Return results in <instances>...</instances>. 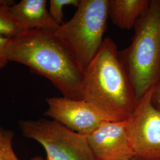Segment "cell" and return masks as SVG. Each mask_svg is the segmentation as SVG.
Wrapping results in <instances>:
<instances>
[{"label":"cell","instance_id":"1","mask_svg":"<svg viewBox=\"0 0 160 160\" xmlns=\"http://www.w3.org/2000/svg\"><path fill=\"white\" fill-rule=\"evenodd\" d=\"M9 62L20 63L49 80L62 97L81 100L83 71L74 56L54 32L33 30L10 39Z\"/></svg>","mask_w":160,"mask_h":160},{"label":"cell","instance_id":"2","mask_svg":"<svg viewBox=\"0 0 160 160\" xmlns=\"http://www.w3.org/2000/svg\"><path fill=\"white\" fill-rule=\"evenodd\" d=\"M81 97L120 120L129 119L134 112L138 102L134 88L109 37L83 71Z\"/></svg>","mask_w":160,"mask_h":160},{"label":"cell","instance_id":"3","mask_svg":"<svg viewBox=\"0 0 160 160\" xmlns=\"http://www.w3.org/2000/svg\"><path fill=\"white\" fill-rule=\"evenodd\" d=\"M131 43L119 51L138 100L160 78V0H151L134 26Z\"/></svg>","mask_w":160,"mask_h":160},{"label":"cell","instance_id":"4","mask_svg":"<svg viewBox=\"0 0 160 160\" xmlns=\"http://www.w3.org/2000/svg\"><path fill=\"white\" fill-rule=\"evenodd\" d=\"M109 0H80L69 21L54 32L84 71L103 43L107 30Z\"/></svg>","mask_w":160,"mask_h":160},{"label":"cell","instance_id":"5","mask_svg":"<svg viewBox=\"0 0 160 160\" xmlns=\"http://www.w3.org/2000/svg\"><path fill=\"white\" fill-rule=\"evenodd\" d=\"M23 136L42 145L47 160H97L86 135L53 120L40 118L18 122Z\"/></svg>","mask_w":160,"mask_h":160},{"label":"cell","instance_id":"6","mask_svg":"<svg viewBox=\"0 0 160 160\" xmlns=\"http://www.w3.org/2000/svg\"><path fill=\"white\" fill-rule=\"evenodd\" d=\"M154 86L138 100L128 119V135L133 160H160V106L152 100Z\"/></svg>","mask_w":160,"mask_h":160},{"label":"cell","instance_id":"7","mask_svg":"<svg viewBox=\"0 0 160 160\" xmlns=\"http://www.w3.org/2000/svg\"><path fill=\"white\" fill-rule=\"evenodd\" d=\"M46 101L45 116L82 135L89 134L104 123L122 121L83 99L51 97Z\"/></svg>","mask_w":160,"mask_h":160},{"label":"cell","instance_id":"8","mask_svg":"<svg viewBox=\"0 0 160 160\" xmlns=\"http://www.w3.org/2000/svg\"><path fill=\"white\" fill-rule=\"evenodd\" d=\"M128 119L109 122L86 135L97 160H133L128 135Z\"/></svg>","mask_w":160,"mask_h":160},{"label":"cell","instance_id":"9","mask_svg":"<svg viewBox=\"0 0 160 160\" xmlns=\"http://www.w3.org/2000/svg\"><path fill=\"white\" fill-rule=\"evenodd\" d=\"M10 13L24 32L33 30L55 32L58 28L49 15L46 0H21L11 6Z\"/></svg>","mask_w":160,"mask_h":160},{"label":"cell","instance_id":"10","mask_svg":"<svg viewBox=\"0 0 160 160\" xmlns=\"http://www.w3.org/2000/svg\"><path fill=\"white\" fill-rule=\"evenodd\" d=\"M149 2V0H109V18L118 28L130 30L134 28Z\"/></svg>","mask_w":160,"mask_h":160},{"label":"cell","instance_id":"11","mask_svg":"<svg viewBox=\"0 0 160 160\" xmlns=\"http://www.w3.org/2000/svg\"><path fill=\"white\" fill-rule=\"evenodd\" d=\"M14 2L12 0H0V37L12 39L24 32L10 13V7Z\"/></svg>","mask_w":160,"mask_h":160},{"label":"cell","instance_id":"12","mask_svg":"<svg viewBox=\"0 0 160 160\" xmlns=\"http://www.w3.org/2000/svg\"><path fill=\"white\" fill-rule=\"evenodd\" d=\"M14 133L0 126V160H19L12 148Z\"/></svg>","mask_w":160,"mask_h":160},{"label":"cell","instance_id":"13","mask_svg":"<svg viewBox=\"0 0 160 160\" xmlns=\"http://www.w3.org/2000/svg\"><path fill=\"white\" fill-rule=\"evenodd\" d=\"M79 3L80 0H51L49 1V15L58 26H61L65 23L63 22V8L68 6L77 7Z\"/></svg>","mask_w":160,"mask_h":160},{"label":"cell","instance_id":"14","mask_svg":"<svg viewBox=\"0 0 160 160\" xmlns=\"http://www.w3.org/2000/svg\"><path fill=\"white\" fill-rule=\"evenodd\" d=\"M10 39L0 37V69L5 68L9 61L7 57V48Z\"/></svg>","mask_w":160,"mask_h":160},{"label":"cell","instance_id":"15","mask_svg":"<svg viewBox=\"0 0 160 160\" xmlns=\"http://www.w3.org/2000/svg\"><path fill=\"white\" fill-rule=\"evenodd\" d=\"M152 100L155 104L160 106V78L154 86Z\"/></svg>","mask_w":160,"mask_h":160},{"label":"cell","instance_id":"16","mask_svg":"<svg viewBox=\"0 0 160 160\" xmlns=\"http://www.w3.org/2000/svg\"><path fill=\"white\" fill-rule=\"evenodd\" d=\"M30 160H44L42 157H40L39 156H36L34 157L33 158H32Z\"/></svg>","mask_w":160,"mask_h":160}]
</instances>
